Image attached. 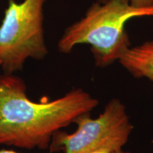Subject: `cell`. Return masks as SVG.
Wrapping results in <instances>:
<instances>
[{"label": "cell", "instance_id": "9", "mask_svg": "<svg viewBox=\"0 0 153 153\" xmlns=\"http://www.w3.org/2000/svg\"><path fill=\"white\" fill-rule=\"evenodd\" d=\"M115 153H131V152H128V151H126L124 150L123 149H120V150L116 151Z\"/></svg>", "mask_w": 153, "mask_h": 153}, {"label": "cell", "instance_id": "8", "mask_svg": "<svg viewBox=\"0 0 153 153\" xmlns=\"http://www.w3.org/2000/svg\"><path fill=\"white\" fill-rule=\"evenodd\" d=\"M0 153H19V152H17L16 151L10 150H0Z\"/></svg>", "mask_w": 153, "mask_h": 153}, {"label": "cell", "instance_id": "5", "mask_svg": "<svg viewBox=\"0 0 153 153\" xmlns=\"http://www.w3.org/2000/svg\"><path fill=\"white\" fill-rule=\"evenodd\" d=\"M118 62L134 77L153 82V40L131 46Z\"/></svg>", "mask_w": 153, "mask_h": 153}, {"label": "cell", "instance_id": "7", "mask_svg": "<svg viewBox=\"0 0 153 153\" xmlns=\"http://www.w3.org/2000/svg\"><path fill=\"white\" fill-rule=\"evenodd\" d=\"M116 151H114L108 148H99L89 150L85 153H115Z\"/></svg>", "mask_w": 153, "mask_h": 153}, {"label": "cell", "instance_id": "1", "mask_svg": "<svg viewBox=\"0 0 153 153\" xmlns=\"http://www.w3.org/2000/svg\"><path fill=\"white\" fill-rule=\"evenodd\" d=\"M98 105L97 99L79 88L55 100L34 102L21 78L5 74L0 76V145L45 150L55 133Z\"/></svg>", "mask_w": 153, "mask_h": 153}, {"label": "cell", "instance_id": "2", "mask_svg": "<svg viewBox=\"0 0 153 153\" xmlns=\"http://www.w3.org/2000/svg\"><path fill=\"white\" fill-rule=\"evenodd\" d=\"M153 17V6L134 7L128 0H106L93 4L85 16L66 28L57 43L59 51L70 53L80 44L90 45L96 65L106 68L118 62L131 47L126 29L130 19Z\"/></svg>", "mask_w": 153, "mask_h": 153}, {"label": "cell", "instance_id": "6", "mask_svg": "<svg viewBox=\"0 0 153 153\" xmlns=\"http://www.w3.org/2000/svg\"><path fill=\"white\" fill-rule=\"evenodd\" d=\"M134 7H149L153 6V0H128Z\"/></svg>", "mask_w": 153, "mask_h": 153}, {"label": "cell", "instance_id": "3", "mask_svg": "<svg viewBox=\"0 0 153 153\" xmlns=\"http://www.w3.org/2000/svg\"><path fill=\"white\" fill-rule=\"evenodd\" d=\"M46 0H9L0 26V57L5 74L21 71L28 59L42 60L48 53L43 28Z\"/></svg>", "mask_w": 153, "mask_h": 153}, {"label": "cell", "instance_id": "10", "mask_svg": "<svg viewBox=\"0 0 153 153\" xmlns=\"http://www.w3.org/2000/svg\"><path fill=\"white\" fill-rule=\"evenodd\" d=\"M1 67V57H0V68Z\"/></svg>", "mask_w": 153, "mask_h": 153}, {"label": "cell", "instance_id": "11", "mask_svg": "<svg viewBox=\"0 0 153 153\" xmlns=\"http://www.w3.org/2000/svg\"><path fill=\"white\" fill-rule=\"evenodd\" d=\"M100 1H106V0H100Z\"/></svg>", "mask_w": 153, "mask_h": 153}, {"label": "cell", "instance_id": "4", "mask_svg": "<svg viewBox=\"0 0 153 153\" xmlns=\"http://www.w3.org/2000/svg\"><path fill=\"white\" fill-rule=\"evenodd\" d=\"M74 123V133H55L49 146L51 152L85 153L99 148L118 151L128 143L133 129L125 105L118 99H112L97 118H91L88 113Z\"/></svg>", "mask_w": 153, "mask_h": 153}]
</instances>
